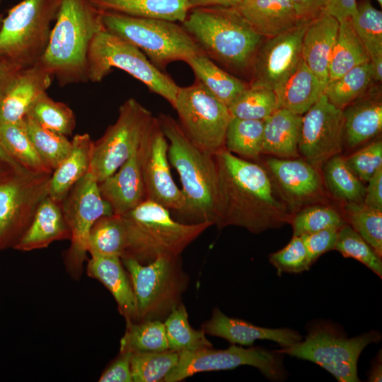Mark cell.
Segmentation results:
<instances>
[{"instance_id":"cb8c5ba5","label":"cell","mask_w":382,"mask_h":382,"mask_svg":"<svg viewBox=\"0 0 382 382\" xmlns=\"http://www.w3.org/2000/svg\"><path fill=\"white\" fill-rule=\"evenodd\" d=\"M339 21L324 12L307 23L301 44V58L325 87Z\"/></svg>"},{"instance_id":"7a4b0ae2","label":"cell","mask_w":382,"mask_h":382,"mask_svg":"<svg viewBox=\"0 0 382 382\" xmlns=\"http://www.w3.org/2000/svg\"><path fill=\"white\" fill-rule=\"evenodd\" d=\"M102 13L91 0H59L39 62L61 86L88 81V51L95 35L105 28Z\"/></svg>"},{"instance_id":"4316f807","label":"cell","mask_w":382,"mask_h":382,"mask_svg":"<svg viewBox=\"0 0 382 382\" xmlns=\"http://www.w3.org/2000/svg\"><path fill=\"white\" fill-rule=\"evenodd\" d=\"M232 8L262 37L278 35L303 23L289 0H245Z\"/></svg>"},{"instance_id":"f546056e","label":"cell","mask_w":382,"mask_h":382,"mask_svg":"<svg viewBox=\"0 0 382 382\" xmlns=\"http://www.w3.org/2000/svg\"><path fill=\"white\" fill-rule=\"evenodd\" d=\"M324 89L302 59L296 71L274 91L277 107L302 115L324 94Z\"/></svg>"},{"instance_id":"f5cc1de1","label":"cell","mask_w":382,"mask_h":382,"mask_svg":"<svg viewBox=\"0 0 382 382\" xmlns=\"http://www.w3.org/2000/svg\"><path fill=\"white\" fill-rule=\"evenodd\" d=\"M131 352H120L118 357L103 372L100 382H132Z\"/></svg>"},{"instance_id":"ee69618b","label":"cell","mask_w":382,"mask_h":382,"mask_svg":"<svg viewBox=\"0 0 382 382\" xmlns=\"http://www.w3.org/2000/svg\"><path fill=\"white\" fill-rule=\"evenodd\" d=\"M179 353L172 350L158 352H131L130 366L134 382L163 381L176 366Z\"/></svg>"},{"instance_id":"d6986e66","label":"cell","mask_w":382,"mask_h":382,"mask_svg":"<svg viewBox=\"0 0 382 382\" xmlns=\"http://www.w3.org/2000/svg\"><path fill=\"white\" fill-rule=\"evenodd\" d=\"M266 166L282 199L290 207L316 199L322 192L319 170L303 159L269 158Z\"/></svg>"},{"instance_id":"60d3db41","label":"cell","mask_w":382,"mask_h":382,"mask_svg":"<svg viewBox=\"0 0 382 382\" xmlns=\"http://www.w3.org/2000/svg\"><path fill=\"white\" fill-rule=\"evenodd\" d=\"M370 61L382 58V12L371 0H357L356 12L350 19Z\"/></svg>"},{"instance_id":"9f6ffc18","label":"cell","mask_w":382,"mask_h":382,"mask_svg":"<svg viewBox=\"0 0 382 382\" xmlns=\"http://www.w3.org/2000/svg\"><path fill=\"white\" fill-rule=\"evenodd\" d=\"M357 0H327L325 12L339 22L351 19L355 14Z\"/></svg>"},{"instance_id":"9c48e42d","label":"cell","mask_w":382,"mask_h":382,"mask_svg":"<svg viewBox=\"0 0 382 382\" xmlns=\"http://www.w3.org/2000/svg\"><path fill=\"white\" fill-rule=\"evenodd\" d=\"M113 68L126 71L174 108L180 86L155 66L136 46L105 28L92 40L87 55V79L101 81Z\"/></svg>"},{"instance_id":"be15d7a7","label":"cell","mask_w":382,"mask_h":382,"mask_svg":"<svg viewBox=\"0 0 382 382\" xmlns=\"http://www.w3.org/2000/svg\"><path fill=\"white\" fill-rule=\"evenodd\" d=\"M378 3L379 4L380 6H382V0H376Z\"/></svg>"},{"instance_id":"8d00e7d4","label":"cell","mask_w":382,"mask_h":382,"mask_svg":"<svg viewBox=\"0 0 382 382\" xmlns=\"http://www.w3.org/2000/svg\"><path fill=\"white\" fill-rule=\"evenodd\" d=\"M264 121L233 117L225 137V149L244 159L257 160L262 154Z\"/></svg>"},{"instance_id":"c3c4849f","label":"cell","mask_w":382,"mask_h":382,"mask_svg":"<svg viewBox=\"0 0 382 382\" xmlns=\"http://www.w3.org/2000/svg\"><path fill=\"white\" fill-rule=\"evenodd\" d=\"M293 236H301L327 228L340 229L346 221L335 209L323 205L306 207L292 216Z\"/></svg>"},{"instance_id":"6da1fadb","label":"cell","mask_w":382,"mask_h":382,"mask_svg":"<svg viewBox=\"0 0 382 382\" xmlns=\"http://www.w3.org/2000/svg\"><path fill=\"white\" fill-rule=\"evenodd\" d=\"M219 228L236 226L253 233L291 223L292 215L268 172L225 148L214 154Z\"/></svg>"},{"instance_id":"836d02e7","label":"cell","mask_w":382,"mask_h":382,"mask_svg":"<svg viewBox=\"0 0 382 382\" xmlns=\"http://www.w3.org/2000/svg\"><path fill=\"white\" fill-rule=\"evenodd\" d=\"M127 245V232L121 215L101 216L93 225L88 236L87 252L91 255L122 257Z\"/></svg>"},{"instance_id":"b9f144b4","label":"cell","mask_w":382,"mask_h":382,"mask_svg":"<svg viewBox=\"0 0 382 382\" xmlns=\"http://www.w3.org/2000/svg\"><path fill=\"white\" fill-rule=\"evenodd\" d=\"M23 122L37 154L53 171L69 154L71 141L66 136L42 127L29 115Z\"/></svg>"},{"instance_id":"ba28073f","label":"cell","mask_w":382,"mask_h":382,"mask_svg":"<svg viewBox=\"0 0 382 382\" xmlns=\"http://www.w3.org/2000/svg\"><path fill=\"white\" fill-rule=\"evenodd\" d=\"M377 330L348 337L333 323H313L304 340L277 351L283 354L317 364L340 382L359 381L357 362L369 345L381 340Z\"/></svg>"},{"instance_id":"6125c7cd","label":"cell","mask_w":382,"mask_h":382,"mask_svg":"<svg viewBox=\"0 0 382 382\" xmlns=\"http://www.w3.org/2000/svg\"><path fill=\"white\" fill-rule=\"evenodd\" d=\"M15 171L8 163L0 159V182L8 178Z\"/></svg>"},{"instance_id":"ab89813d","label":"cell","mask_w":382,"mask_h":382,"mask_svg":"<svg viewBox=\"0 0 382 382\" xmlns=\"http://www.w3.org/2000/svg\"><path fill=\"white\" fill-rule=\"evenodd\" d=\"M120 352H158L169 349L163 321L126 323Z\"/></svg>"},{"instance_id":"74e56055","label":"cell","mask_w":382,"mask_h":382,"mask_svg":"<svg viewBox=\"0 0 382 382\" xmlns=\"http://www.w3.org/2000/svg\"><path fill=\"white\" fill-rule=\"evenodd\" d=\"M325 183L338 199L349 202H363L366 186L352 171L345 158L339 154L329 158L322 166Z\"/></svg>"},{"instance_id":"91938a15","label":"cell","mask_w":382,"mask_h":382,"mask_svg":"<svg viewBox=\"0 0 382 382\" xmlns=\"http://www.w3.org/2000/svg\"><path fill=\"white\" fill-rule=\"evenodd\" d=\"M382 361L381 352H378V355L372 363L370 369L368 381L371 382H381L382 380Z\"/></svg>"},{"instance_id":"f907efd6","label":"cell","mask_w":382,"mask_h":382,"mask_svg":"<svg viewBox=\"0 0 382 382\" xmlns=\"http://www.w3.org/2000/svg\"><path fill=\"white\" fill-rule=\"evenodd\" d=\"M352 171L362 181L369 180L382 168V141L377 139L345 159Z\"/></svg>"},{"instance_id":"83f0119b","label":"cell","mask_w":382,"mask_h":382,"mask_svg":"<svg viewBox=\"0 0 382 382\" xmlns=\"http://www.w3.org/2000/svg\"><path fill=\"white\" fill-rule=\"evenodd\" d=\"M263 121L262 154L280 158H297L302 115L277 108Z\"/></svg>"},{"instance_id":"484cf974","label":"cell","mask_w":382,"mask_h":382,"mask_svg":"<svg viewBox=\"0 0 382 382\" xmlns=\"http://www.w3.org/2000/svg\"><path fill=\"white\" fill-rule=\"evenodd\" d=\"M70 237L61 202L47 195L40 203L30 225L13 248L31 251L47 248L54 241L70 240Z\"/></svg>"},{"instance_id":"1f68e13d","label":"cell","mask_w":382,"mask_h":382,"mask_svg":"<svg viewBox=\"0 0 382 382\" xmlns=\"http://www.w3.org/2000/svg\"><path fill=\"white\" fill-rule=\"evenodd\" d=\"M185 62L192 69L196 79L228 107L249 87V83L221 69L203 53L193 55Z\"/></svg>"},{"instance_id":"30bf717a","label":"cell","mask_w":382,"mask_h":382,"mask_svg":"<svg viewBox=\"0 0 382 382\" xmlns=\"http://www.w3.org/2000/svg\"><path fill=\"white\" fill-rule=\"evenodd\" d=\"M59 0H23L0 25V57L19 69L37 64L47 46Z\"/></svg>"},{"instance_id":"ffe728a7","label":"cell","mask_w":382,"mask_h":382,"mask_svg":"<svg viewBox=\"0 0 382 382\" xmlns=\"http://www.w3.org/2000/svg\"><path fill=\"white\" fill-rule=\"evenodd\" d=\"M52 76L38 62L21 69L0 95V125L16 123L51 85Z\"/></svg>"},{"instance_id":"44dd1931","label":"cell","mask_w":382,"mask_h":382,"mask_svg":"<svg viewBox=\"0 0 382 382\" xmlns=\"http://www.w3.org/2000/svg\"><path fill=\"white\" fill-rule=\"evenodd\" d=\"M201 329L205 334L225 339L233 345L251 347L256 340H270L282 347L291 346L302 340V336L290 328H268L255 325L239 318L223 313L218 308Z\"/></svg>"},{"instance_id":"681fc988","label":"cell","mask_w":382,"mask_h":382,"mask_svg":"<svg viewBox=\"0 0 382 382\" xmlns=\"http://www.w3.org/2000/svg\"><path fill=\"white\" fill-rule=\"evenodd\" d=\"M270 263L277 273H300L309 270L311 265L300 236H293L289 243L282 249L270 255Z\"/></svg>"},{"instance_id":"816d5d0a","label":"cell","mask_w":382,"mask_h":382,"mask_svg":"<svg viewBox=\"0 0 382 382\" xmlns=\"http://www.w3.org/2000/svg\"><path fill=\"white\" fill-rule=\"evenodd\" d=\"M338 231V229L335 228H327L300 236L311 265L320 255L334 250L337 239Z\"/></svg>"},{"instance_id":"9a60e30c","label":"cell","mask_w":382,"mask_h":382,"mask_svg":"<svg viewBox=\"0 0 382 382\" xmlns=\"http://www.w3.org/2000/svg\"><path fill=\"white\" fill-rule=\"evenodd\" d=\"M51 174L14 172L0 182V250L13 248L48 195Z\"/></svg>"},{"instance_id":"d4e9b609","label":"cell","mask_w":382,"mask_h":382,"mask_svg":"<svg viewBox=\"0 0 382 382\" xmlns=\"http://www.w3.org/2000/svg\"><path fill=\"white\" fill-rule=\"evenodd\" d=\"M91 256L86 266L87 274L99 281L109 290L126 323L137 322L136 299L121 257L115 255Z\"/></svg>"},{"instance_id":"8992f818","label":"cell","mask_w":382,"mask_h":382,"mask_svg":"<svg viewBox=\"0 0 382 382\" xmlns=\"http://www.w3.org/2000/svg\"><path fill=\"white\" fill-rule=\"evenodd\" d=\"M106 30L138 47L158 69L204 52L182 25L161 19L103 11Z\"/></svg>"},{"instance_id":"6f0895ef","label":"cell","mask_w":382,"mask_h":382,"mask_svg":"<svg viewBox=\"0 0 382 382\" xmlns=\"http://www.w3.org/2000/svg\"><path fill=\"white\" fill-rule=\"evenodd\" d=\"M20 69L14 64L0 57V95Z\"/></svg>"},{"instance_id":"3957f363","label":"cell","mask_w":382,"mask_h":382,"mask_svg":"<svg viewBox=\"0 0 382 382\" xmlns=\"http://www.w3.org/2000/svg\"><path fill=\"white\" fill-rule=\"evenodd\" d=\"M181 25L212 60L235 71H250L263 37L235 8H191Z\"/></svg>"},{"instance_id":"f1b7e54d","label":"cell","mask_w":382,"mask_h":382,"mask_svg":"<svg viewBox=\"0 0 382 382\" xmlns=\"http://www.w3.org/2000/svg\"><path fill=\"white\" fill-rule=\"evenodd\" d=\"M71 142L69 154L52 171L49 180L48 195L59 202L90 168L93 141L89 134H76Z\"/></svg>"},{"instance_id":"7402d4cb","label":"cell","mask_w":382,"mask_h":382,"mask_svg":"<svg viewBox=\"0 0 382 382\" xmlns=\"http://www.w3.org/2000/svg\"><path fill=\"white\" fill-rule=\"evenodd\" d=\"M343 141L354 149L378 136L382 129L381 88L372 84L343 110Z\"/></svg>"},{"instance_id":"e0dca14e","label":"cell","mask_w":382,"mask_h":382,"mask_svg":"<svg viewBox=\"0 0 382 382\" xmlns=\"http://www.w3.org/2000/svg\"><path fill=\"white\" fill-rule=\"evenodd\" d=\"M342 110L323 94L302 116L299 151L304 160L320 170L330 158L342 150Z\"/></svg>"},{"instance_id":"bcb514c9","label":"cell","mask_w":382,"mask_h":382,"mask_svg":"<svg viewBox=\"0 0 382 382\" xmlns=\"http://www.w3.org/2000/svg\"><path fill=\"white\" fill-rule=\"evenodd\" d=\"M277 108L274 91L250 86L228 106L232 117L256 120H264Z\"/></svg>"},{"instance_id":"11a10c76","label":"cell","mask_w":382,"mask_h":382,"mask_svg":"<svg viewBox=\"0 0 382 382\" xmlns=\"http://www.w3.org/2000/svg\"><path fill=\"white\" fill-rule=\"evenodd\" d=\"M363 202L374 209L382 211V168L369 180Z\"/></svg>"},{"instance_id":"52a82bcc","label":"cell","mask_w":382,"mask_h":382,"mask_svg":"<svg viewBox=\"0 0 382 382\" xmlns=\"http://www.w3.org/2000/svg\"><path fill=\"white\" fill-rule=\"evenodd\" d=\"M134 294L137 320L163 321L182 303L189 284L180 256L160 257L146 265L121 258Z\"/></svg>"},{"instance_id":"603a6c76","label":"cell","mask_w":382,"mask_h":382,"mask_svg":"<svg viewBox=\"0 0 382 382\" xmlns=\"http://www.w3.org/2000/svg\"><path fill=\"white\" fill-rule=\"evenodd\" d=\"M137 149L113 174L98 183L100 195L114 214H126L146 199Z\"/></svg>"},{"instance_id":"e7e4bbea","label":"cell","mask_w":382,"mask_h":382,"mask_svg":"<svg viewBox=\"0 0 382 382\" xmlns=\"http://www.w3.org/2000/svg\"><path fill=\"white\" fill-rule=\"evenodd\" d=\"M1 1V0H0ZM1 21L0 20V25H1Z\"/></svg>"},{"instance_id":"94428289","label":"cell","mask_w":382,"mask_h":382,"mask_svg":"<svg viewBox=\"0 0 382 382\" xmlns=\"http://www.w3.org/2000/svg\"><path fill=\"white\" fill-rule=\"evenodd\" d=\"M0 159L8 163L15 171L23 172L27 170L22 168L11 156L6 151L0 142Z\"/></svg>"},{"instance_id":"d590c367","label":"cell","mask_w":382,"mask_h":382,"mask_svg":"<svg viewBox=\"0 0 382 382\" xmlns=\"http://www.w3.org/2000/svg\"><path fill=\"white\" fill-rule=\"evenodd\" d=\"M163 324L170 350L180 353L213 347L202 329L195 330L190 325L183 303L172 311Z\"/></svg>"},{"instance_id":"5bb4252c","label":"cell","mask_w":382,"mask_h":382,"mask_svg":"<svg viewBox=\"0 0 382 382\" xmlns=\"http://www.w3.org/2000/svg\"><path fill=\"white\" fill-rule=\"evenodd\" d=\"M283 354L260 347L243 348L232 344L225 349L207 348L179 353L176 366L165 377V382L181 381L204 371L229 370L241 366L257 368L267 379L283 380L286 372Z\"/></svg>"},{"instance_id":"e575fe53","label":"cell","mask_w":382,"mask_h":382,"mask_svg":"<svg viewBox=\"0 0 382 382\" xmlns=\"http://www.w3.org/2000/svg\"><path fill=\"white\" fill-rule=\"evenodd\" d=\"M0 142L6 151L24 169L52 174L42 160L26 132L23 120L0 125Z\"/></svg>"},{"instance_id":"d6a6232c","label":"cell","mask_w":382,"mask_h":382,"mask_svg":"<svg viewBox=\"0 0 382 382\" xmlns=\"http://www.w3.org/2000/svg\"><path fill=\"white\" fill-rule=\"evenodd\" d=\"M368 62H370L369 56L354 31L350 19L339 22L330 60L328 83Z\"/></svg>"},{"instance_id":"7dc6e473","label":"cell","mask_w":382,"mask_h":382,"mask_svg":"<svg viewBox=\"0 0 382 382\" xmlns=\"http://www.w3.org/2000/svg\"><path fill=\"white\" fill-rule=\"evenodd\" d=\"M334 250L360 262L382 277L381 257L347 223L339 229Z\"/></svg>"},{"instance_id":"7bdbcfd3","label":"cell","mask_w":382,"mask_h":382,"mask_svg":"<svg viewBox=\"0 0 382 382\" xmlns=\"http://www.w3.org/2000/svg\"><path fill=\"white\" fill-rule=\"evenodd\" d=\"M26 115L42 127L66 137L72 134L76 126L73 110L66 104L54 100L47 92L35 100Z\"/></svg>"},{"instance_id":"2e32d148","label":"cell","mask_w":382,"mask_h":382,"mask_svg":"<svg viewBox=\"0 0 382 382\" xmlns=\"http://www.w3.org/2000/svg\"><path fill=\"white\" fill-rule=\"evenodd\" d=\"M168 142L154 117L137 149V156L145 189L146 199L181 214L186 202L175 183L168 157Z\"/></svg>"},{"instance_id":"f35d334b","label":"cell","mask_w":382,"mask_h":382,"mask_svg":"<svg viewBox=\"0 0 382 382\" xmlns=\"http://www.w3.org/2000/svg\"><path fill=\"white\" fill-rule=\"evenodd\" d=\"M374 82L371 64L368 62L329 81L324 95L332 104L343 110L361 96Z\"/></svg>"},{"instance_id":"4dcf8cb0","label":"cell","mask_w":382,"mask_h":382,"mask_svg":"<svg viewBox=\"0 0 382 382\" xmlns=\"http://www.w3.org/2000/svg\"><path fill=\"white\" fill-rule=\"evenodd\" d=\"M103 11L129 16L180 22L191 8L189 0H91Z\"/></svg>"},{"instance_id":"db71d44e","label":"cell","mask_w":382,"mask_h":382,"mask_svg":"<svg viewBox=\"0 0 382 382\" xmlns=\"http://www.w3.org/2000/svg\"><path fill=\"white\" fill-rule=\"evenodd\" d=\"M302 22L309 21L325 12L327 0H289Z\"/></svg>"},{"instance_id":"f6af8a7d","label":"cell","mask_w":382,"mask_h":382,"mask_svg":"<svg viewBox=\"0 0 382 382\" xmlns=\"http://www.w3.org/2000/svg\"><path fill=\"white\" fill-rule=\"evenodd\" d=\"M344 209L349 225L381 257L382 211L364 202L346 203Z\"/></svg>"},{"instance_id":"4fadbf2b","label":"cell","mask_w":382,"mask_h":382,"mask_svg":"<svg viewBox=\"0 0 382 382\" xmlns=\"http://www.w3.org/2000/svg\"><path fill=\"white\" fill-rule=\"evenodd\" d=\"M61 203L71 232L65 267L71 277L78 280L87 258L88 239L93 225L101 216L113 212L101 196L98 182L90 171L74 185Z\"/></svg>"},{"instance_id":"5b68a950","label":"cell","mask_w":382,"mask_h":382,"mask_svg":"<svg viewBox=\"0 0 382 382\" xmlns=\"http://www.w3.org/2000/svg\"><path fill=\"white\" fill-rule=\"evenodd\" d=\"M127 232L125 252L121 257H131L146 265L160 257H177L207 228L210 222L186 224L173 219L168 209L145 199L121 215Z\"/></svg>"},{"instance_id":"ac0fdd59","label":"cell","mask_w":382,"mask_h":382,"mask_svg":"<svg viewBox=\"0 0 382 382\" xmlns=\"http://www.w3.org/2000/svg\"><path fill=\"white\" fill-rule=\"evenodd\" d=\"M308 22L262 42L251 65L250 86L276 91L284 83L302 60V39Z\"/></svg>"},{"instance_id":"8fae6325","label":"cell","mask_w":382,"mask_h":382,"mask_svg":"<svg viewBox=\"0 0 382 382\" xmlns=\"http://www.w3.org/2000/svg\"><path fill=\"white\" fill-rule=\"evenodd\" d=\"M173 108L182 129L197 147L212 154L225 148L226 132L232 118L228 107L198 80L179 88Z\"/></svg>"},{"instance_id":"680465c9","label":"cell","mask_w":382,"mask_h":382,"mask_svg":"<svg viewBox=\"0 0 382 382\" xmlns=\"http://www.w3.org/2000/svg\"><path fill=\"white\" fill-rule=\"evenodd\" d=\"M245 0H189L191 8L198 7H233Z\"/></svg>"},{"instance_id":"277c9868","label":"cell","mask_w":382,"mask_h":382,"mask_svg":"<svg viewBox=\"0 0 382 382\" xmlns=\"http://www.w3.org/2000/svg\"><path fill=\"white\" fill-rule=\"evenodd\" d=\"M168 140V157L178 171L185 207L180 214L187 224L217 221V173L214 154L202 150L185 134L179 123L170 115L157 117Z\"/></svg>"},{"instance_id":"7c38bea8","label":"cell","mask_w":382,"mask_h":382,"mask_svg":"<svg viewBox=\"0 0 382 382\" xmlns=\"http://www.w3.org/2000/svg\"><path fill=\"white\" fill-rule=\"evenodd\" d=\"M154 117L134 98L120 107L116 122L93 143L88 171L98 183L113 174L138 148Z\"/></svg>"}]
</instances>
